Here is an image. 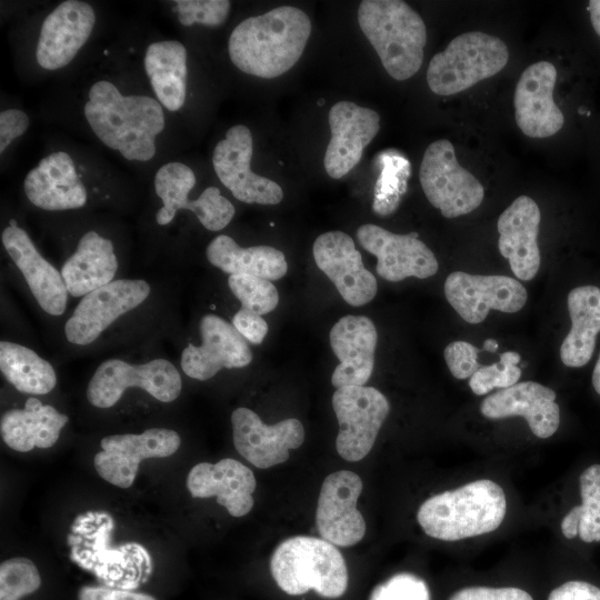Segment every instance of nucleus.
I'll use <instances>...</instances> for the list:
<instances>
[{
	"instance_id": "9b49d317",
	"label": "nucleus",
	"mask_w": 600,
	"mask_h": 600,
	"mask_svg": "<svg viewBox=\"0 0 600 600\" xmlns=\"http://www.w3.org/2000/svg\"><path fill=\"white\" fill-rule=\"evenodd\" d=\"M444 294L457 313L469 323L482 322L490 310L518 312L527 302V290L514 278L499 274L450 273Z\"/></svg>"
},
{
	"instance_id": "6ab92c4d",
	"label": "nucleus",
	"mask_w": 600,
	"mask_h": 600,
	"mask_svg": "<svg viewBox=\"0 0 600 600\" xmlns=\"http://www.w3.org/2000/svg\"><path fill=\"white\" fill-rule=\"evenodd\" d=\"M556 67L549 61L529 66L520 76L513 94L514 118L530 138H547L560 131L564 116L553 100Z\"/></svg>"
},
{
	"instance_id": "1a4fd4ad",
	"label": "nucleus",
	"mask_w": 600,
	"mask_h": 600,
	"mask_svg": "<svg viewBox=\"0 0 600 600\" xmlns=\"http://www.w3.org/2000/svg\"><path fill=\"white\" fill-rule=\"evenodd\" d=\"M150 294L142 279H118L83 296L64 324L69 342L87 346L118 318L140 306Z\"/></svg>"
},
{
	"instance_id": "2f4dec72",
	"label": "nucleus",
	"mask_w": 600,
	"mask_h": 600,
	"mask_svg": "<svg viewBox=\"0 0 600 600\" xmlns=\"http://www.w3.org/2000/svg\"><path fill=\"white\" fill-rule=\"evenodd\" d=\"M228 286L241 302L242 309L262 316L278 306L279 293L270 280L249 274H230Z\"/></svg>"
},
{
	"instance_id": "473e14b6",
	"label": "nucleus",
	"mask_w": 600,
	"mask_h": 600,
	"mask_svg": "<svg viewBox=\"0 0 600 600\" xmlns=\"http://www.w3.org/2000/svg\"><path fill=\"white\" fill-rule=\"evenodd\" d=\"M40 586V573L30 559L11 558L0 564V600H20Z\"/></svg>"
},
{
	"instance_id": "49530a36",
	"label": "nucleus",
	"mask_w": 600,
	"mask_h": 600,
	"mask_svg": "<svg viewBox=\"0 0 600 600\" xmlns=\"http://www.w3.org/2000/svg\"><path fill=\"white\" fill-rule=\"evenodd\" d=\"M498 342L494 339H487L483 342V350L489 352H494L498 349Z\"/></svg>"
},
{
	"instance_id": "a19ab883",
	"label": "nucleus",
	"mask_w": 600,
	"mask_h": 600,
	"mask_svg": "<svg viewBox=\"0 0 600 600\" xmlns=\"http://www.w3.org/2000/svg\"><path fill=\"white\" fill-rule=\"evenodd\" d=\"M547 600H600V588L586 581H568L553 589Z\"/></svg>"
},
{
	"instance_id": "4c0bfd02",
	"label": "nucleus",
	"mask_w": 600,
	"mask_h": 600,
	"mask_svg": "<svg viewBox=\"0 0 600 600\" xmlns=\"http://www.w3.org/2000/svg\"><path fill=\"white\" fill-rule=\"evenodd\" d=\"M448 600H533L527 591L514 588L469 587L456 591Z\"/></svg>"
},
{
	"instance_id": "79ce46f5",
	"label": "nucleus",
	"mask_w": 600,
	"mask_h": 600,
	"mask_svg": "<svg viewBox=\"0 0 600 600\" xmlns=\"http://www.w3.org/2000/svg\"><path fill=\"white\" fill-rule=\"evenodd\" d=\"M78 600H156L148 593L124 589L83 586L78 591Z\"/></svg>"
},
{
	"instance_id": "412c9836",
	"label": "nucleus",
	"mask_w": 600,
	"mask_h": 600,
	"mask_svg": "<svg viewBox=\"0 0 600 600\" xmlns=\"http://www.w3.org/2000/svg\"><path fill=\"white\" fill-rule=\"evenodd\" d=\"M556 392L534 381L518 382L483 399L480 411L488 419L523 417L532 433L551 437L560 424Z\"/></svg>"
},
{
	"instance_id": "c756f323",
	"label": "nucleus",
	"mask_w": 600,
	"mask_h": 600,
	"mask_svg": "<svg viewBox=\"0 0 600 600\" xmlns=\"http://www.w3.org/2000/svg\"><path fill=\"white\" fill-rule=\"evenodd\" d=\"M0 369L19 391L47 394L57 383V374L49 361L33 350L16 342H0Z\"/></svg>"
},
{
	"instance_id": "37998d69",
	"label": "nucleus",
	"mask_w": 600,
	"mask_h": 600,
	"mask_svg": "<svg viewBox=\"0 0 600 600\" xmlns=\"http://www.w3.org/2000/svg\"><path fill=\"white\" fill-rule=\"evenodd\" d=\"M588 10L590 12V21L596 31L600 37V0L589 1Z\"/></svg>"
},
{
	"instance_id": "a18cd8bd",
	"label": "nucleus",
	"mask_w": 600,
	"mask_h": 600,
	"mask_svg": "<svg viewBox=\"0 0 600 600\" xmlns=\"http://www.w3.org/2000/svg\"><path fill=\"white\" fill-rule=\"evenodd\" d=\"M592 386L598 394H600V354L592 372Z\"/></svg>"
},
{
	"instance_id": "ddd939ff",
	"label": "nucleus",
	"mask_w": 600,
	"mask_h": 600,
	"mask_svg": "<svg viewBox=\"0 0 600 600\" xmlns=\"http://www.w3.org/2000/svg\"><path fill=\"white\" fill-rule=\"evenodd\" d=\"M360 246L378 259L376 270L384 280L397 282L409 277L426 279L437 273L434 253L418 239L417 232L397 234L377 224L357 230Z\"/></svg>"
},
{
	"instance_id": "a211bd4d",
	"label": "nucleus",
	"mask_w": 600,
	"mask_h": 600,
	"mask_svg": "<svg viewBox=\"0 0 600 600\" xmlns=\"http://www.w3.org/2000/svg\"><path fill=\"white\" fill-rule=\"evenodd\" d=\"M328 122L331 138L323 164L330 178L340 179L359 163L364 148L379 132L380 116L352 101H339L330 108Z\"/></svg>"
},
{
	"instance_id": "4be33fe9",
	"label": "nucleus",
	"mask_w": 600,
	"mask_h": 600,
	"mask_svg": "<svg viewBox=\"0 0 600 600\" xmlns=\"http://www.w3.org/2000/svg\"><path fill=\"white\" fill-rule=\"evenodd\" d=\"M540 220V209L528 196H520L513 200L498 219L499 251L509 260L510 268L519 280L529 281L539 271Z\"/></svg>"
},
{
	"instance_id": "0eeeda50",
	"label": "nucleus",
	"mask_w": 600,
	"mask_h": 600,
	"mask_svg": "<svg viewBox=\"0 0 600 600\" xmlns=\"http://www.w3.org/2000/svg\"><path fill=\"white\" fill-rule=\"evenodd\" d=\"M140 388L161 402L174 401L182 389L177 368L167 359H153L141 364H130L120 359L103 361L87 387L88 401L97 408H110L124 390Z\"/></svg>"
},
{
	"instance_id": "f8f14e48",
	"label": "nucleus",
	"mask_w": 600,
	"mask_h": 600,
	"mask_svg": "<svg viewBox=\"0 0 600 600\" xmlns=\"http://www.w3.org/2000/svg\"><path fill=\"white\" fill-rule=\"evenodd\" d=\"M180 443L176 431L163 428L148 429L139 434H112L101 440L102 450L94 456L93 464L102 479L126 489L132 486L143 459L169 457Z\"/></svg>"
},
{
	"instance_id": "e433bc0d",
	"label": "nucleus",
	"mask_w": 600,
	"mask_h": 600,
	"mask_svg": "<svg viewBox=\"0 0 600 600\" xmlns=\"http://www.w3.org/2000/svg\"><path fill=\"white\" fill-rule=\"evenodd\" d=\"M446 363L457 379H469L481 366L479 349L467 341H453L443 351Z\"/></svg>"
},
{
	"instance_id": "c9c22d12",
	"label": "nucleus",
	"mask_w": 600,
	"mask_h": 600,
	"mask_svg": "<svg viewBox=\"0 0 600 600\" xmlns=\"http://www.w3.org/2000/svg\"><path fill=\"white\" fill-rule=\"evenodd\" d=\"M369 600H430V592L420 577L401 572L376 586Z\"/></svg>"
},
{
	"instance_id": "bb28decb",
	"label": "nucleus",
	"mask_w": 600,
	"mask_h": 600,
	"mask_svg": "<svg viewBox=\"0 0 600 600\" xmlns=\"http://www.w3.org/2000/svg\"><path fill=\"white\" fill-rule=\"evenodd\" d=\"M118 260L113 243L96 231H88L79 240L74 253L61 268L67 291L72 297H83L113 281Z\"/></svg>"
},
{
	"instance_id": "b1692460",
	"label": "nucleus",
	"mask_w": 600,
	"mask_h": 600,
	"mask_svg": "<svg viewBox=\"0 0 600 600\" xmlns=\"http://www.w3.org/2000/svg\"><path fill=\"white\" fill-rule=\"evenodd\" d=\"M187 488L194 498L216 497L232 517H243L253 507L256 490L253 472L234 459L217 463L200 462L188 473Z\"/></svg>"
},
{
	"instance_id": "4468645a",
	"label": "nucleus",
	"mask_w": 600,
	"mask_h": 600,
	"mask_svg": "<svg viewBox=\"0 0 600 600\" xmlns=\"http://www.w3.org/2000/svg\"><path fill=\"white\" fill-rule=\"evenodd\" d=\"M361 491V478L352 471L340 470L323 480L316 511L322 539L340 547H351L362 540L366 522L357 509Z\"/></svg>"
},
{
	"instance_id": "ea45409f",
	"label": "nucleus",
	"mask_w": 600,
	"mask_h": 600,
	"mask_svg": "<svg viewBox=\"0 0 600 600\" xmlns=\"http://www.w3.org/2000/svg\"><path fill=\"white\" fill-rule=\"evenodd\" d=\"M28 116L19 109H7L0 112V152L29 127Z\"/></svg>"
},
{
	"instance_id": "6e6552de",
	"label": "nucleus",
	"mask_w": 600,
	"mask_h": 600,
	"mask_svg": "<svg viewBox=\"0 0 600 600\" xmlns=\"http://www.w3.org/2000/svg\"><path fill=\"white\" fill-rule=\"evenodd\" d=\"M332 407L339 423L338 453L347 461L363 459L389 413V401L373 387L348 386L334 391Z\"/></svg>"
},
{
	"instance_id": "20e7f679",
	"label": "nucleus",
	"mask_w": 600,
	"mask_h": 600,
	"mask_svg": "<svg viewBox=\"0 0 600 600\" xmlns=\"http://www.w3.org/2000/svg\"><path fill=\"white\" fill-rule=\"evenodd\" d=\"M270 571L278 587L290 596L309 590L337 599L348 588V570L341 552L331 542L297 536L281 542L272 553Z\"/></svg>"
},
{
	"instance_id": "5701e85b",
	"label": "nucleus",
	"mask_w": 600,
	"mask_h": 600,
	"mask_svg": "<svg viewBox=\"0 0 600 600\" xmlns=\"http://www.w3.org/2000/svg\"><path fill=\"white\" fill-rule=\"evenodd\" d=\"M330 346L339 364L334 368L331 383L339 389L364 386L374 367L378 332L366 316H346L330 330Z\"/></svg>"
},
{
	"instance_id": "7ed1b4c3",
	"label": "nucleus",
	"mask_w": 600,
	"mask_h": 600,
	"mask_svg": "<svg viewBox=\"0 0 600 600\" xmlns=\"http://www.w3.org/2000/svg\"><path fill=\"white\" fill-rule=\"evenodd\" d=\"M358 23L391 78L403 81L419 71L427 29L407 2L363 0L358 8Z\"/></svg>"
},
{
	"instance_id": "cd10ccee",
	"label": "nucleus",
	"mask_w": 600,
	"mask_h": 600,
	"mask_svg": "<svg viewBox=\"0 0 600 600\" xmlns=\"http://www.w3.org/2000/svg\"><path fill=\"white\" fill-rule=\"evenodd\" d=\"M567 301L571 329L560 347V358L567 367L580 368L592 358L600 332V288L577 287Z\"/></svg>"
},
{
	"instance_id": "c85d7f7f",
	"label": "nucleus",
	"mask_w": 600,
	"mask_h": 600,
	"mask_svg": "<svg viewBox=\"0 0 600 600\" xmlns=\"http://www.w3.org/2000/svg\"><path fill=\"white\" fill-rule=\"evenodd\" d=\"M208 261L229 274H249L267 280L281 279L288 271L283 252L270 246L241 248L231 237L220 234L207 247Z\"/></svg>"
},
{
	"instance_id": "7c9ffc66",
	"label": "nucleus",
	"mask_w": 600,
	"mask_h": 600,
	"mask_svg": "<svg viewBox=\"0 0 600 600\" xmlns=\"http://www.w3.org/2000/svg\"><path fill=\"white\" fill-rule=\"evenodd\" d=\"M582 503L572 508L561 521L567 539L577 534L583 542L600 541V464H592L579 478Z\"/></svg>"
},
{
	"instance_id": "39448f33",
	"label": "nucleus",
	"mask_w": 600,
	"mask_h": 600,
	"mask_svg": "<svg viewBox=\"0 0 600 600\" xmlns=\"http://www.w3.org/2000/svg\"><path fill=\"white\" fill-rule=\"evenodd\" d=\"M508 59V47L500 38L481 31L464 32L431 58L427 82L436 94H456L497 74Z\"/></svg>"
},
{
	"instance_id": "aec40b11",
	"label": "nucleus",
	"mask_w": 600,
	"mask_h": 600,
	"mask_svg": "<svg viewBox=\"0 0 600 600\" xmlns=\"http://www.w3.org/2000/svg\"><path fill=\"white\" fill-rule=\"evenodd\" d=\"M94 22L96 14L89 3L61 2L42 23L36 51L39 66L56 70L69 64L89 39Z\"/></svg>"
},
{
	"instance_id": "c03bdc74",
	"label": "nucleus",
	"mask_w": 600,
	"mask_h": 600,
	"mask_svg": "<svg viewBox=\"0 0 600 600\" xmlns=\"http://www.w3.org/2000/svg\"><path fill=\"white\" fill-rule=\"evenodd\" d=\"M108 148L112 150H119L120 140L117 138L116 132L111 131L104 134L100 139Z\"/></svg>"
},
{
	"instance_id": "72a5a7b5",
	"label": "nucleus",
	"mask_w": 600,
	"mask_h": 600,
	"mask_svg": "<svg viewBox=\"0 0 600 600\" xmlns=\"http://www.w3.org/2000/svg\"><path fill=\"white\" fill-rule=\"evenodd\" d=\"M521 357L516 351L500 354V360L493 364L480 367L470 378L469 387L477 396H483L493 389H506L516 383L521 377L518 367Z\"/></svg>"
},
{
	"instance_id": "a878e982",
	"label": "nucleus",
	"mask_w": 600,
	"mask_h": 600,
	"mask_svg": "<svg viewBox=\"0 0 600 600\" xmlns=\"http://www.w3.org/2000/svg\"><path fill=\"white\" fill-rule=\"evenodd\" d=\"M69 418L34 397L29 398L23 409H11L1 416L0 431L4 443L19 452L33 448L52 447L60 437Z\"/></svg>"
},
{
	"instance_id": "423d86ee",
	"label": "nucleus",
	"mask_w": 600,
	"mask_h": 600,
	"mask_svg": "<svg viewBox=\"0 0 600 600\" xmlns=\"http://www.w3.org/2000/svg\"><path fill=\"white\" fill-rule=\"evenodd\" d=\"M419 179L428 201L444 218L472 212L484 197L483 186L458 162L454 147L447 139L436 140L427 147Z\"/></svg>"
},
{
	"instance_id": "f03ea898",
	"label": "nucleus",
	"mask_w": 600,
	"mask_h": 600,
	"mask_svg": "<svg viewBox=\"0 0 600 600\" xmlns=\"http://www.w3.org/2000/svg\"><path fill=\"white\" fill-rule=\"evenodd\" d=\"M506 512L502 488L480 479L430 497L420 506L417 519L429 537L457 541L496 530Z\"/></svg>"
},
{
	"instance_id": "9d476101",
	"label": "nucleus",
	"mask_w": 600,
	"mask_h": 600,
	"mask_svg": "<svg viewBox=\"0 0 600 600\" xmlns=\"http://www.w3.org/2000/svg\"><path fill=\"white\" fill-rule=\"evenodd\" d=\"M253 138L250 129L237 124L228 129L212 154L214 172L233 197L246 203L273 206L281 202V187L266 177L251 171Z\"/></svg>"
},
{
	"instance_id": "58836bf2",
	"label": "nucleus",
	"mask_w": 600,
	"mask_h": 600,
	"mask_svg": "<svg viewBox=\"0 0 600 600\" xmlns=\"http://www.w3.org/2000/svg\"><path fill=\"white\" fill-rule=\"evenodd\" d=\"M232 324L247 341L253 344H260L268 333L266 320L261 316L242 308L233 316Z\"/></svg>"
},
{
	"instance_id": "de8ad7c7",
	"label": "nucleus",
	"mask_w": 600,
	"mask_h": 600,
	"mask_svg": "<svg viewBox=\"0 0 600 600\" xmlns=\"http://www.w3.org/2000/svg\"><path fill=\"white\" fill-rule=\"evenodd\" d=\"M9 226H11V227H18L16 220H13V219L10 220V224H9Z\"/></svg>"
},
{
	"instance_id": "393cba45",
	"label": "nucleus",
	"mask_w": 600,
	"mask_h": 600,
	"mask_svg": "<svg viewBox=\"0 0 600 600\" xmlns=\"http://www.w3.org/2000/svg\"><path fill=\"white\" fill-rule=\"evenodd\" d=\"M1 241L40 308L51 316H61L69 294L61 272L38 252L23 229L7 227L1 233Z\"/></svg>"
},
{
	"instance_id": "f257e3e1",
	"label": "nucleus",
	"mask_w": 600,
	"mask_h": 600,
	"mask_svg": "<svg viewBox=\"0 0 600 600\" xmlns=\"http://www.w3.org/2000/svg\"><path fill=\"white\" fill-rule=\"evenodd\" d=\"M311 33V21L301 9L277 7L249 17L232 31L228 52L242 72L263 79L277 78L300 59Z\"/></svg>"
},
{
	"instance_id": "dca6fc26",
	"label": "nucleus",
	"mask_w": 600,
	"mask_h": 600,
	"mask_svg": "<svg viewBox=\"0 0 600 600\" xmlns=\"http://www.w3.org/2000/svg\"><path fill=\"white\" fill-rule=\"evenodd\" d=\"M201 344H188L181 353L183 372L208 380L221 369L243 368L252 361V351L243 336L223 318L206 314L199 324Z\"/></svg>"
},
{
	"instance_id": "2eb2a0df",
	"label": "nucleus",
	"mask_w": 600,
	"mask_h": 600,
	"mask_svg": "<svg viewBox=\"0 0 600 600\" xmlns=\"http://www.w3.org/2000/svg\"><path fill=\"white\" fill-rule=\"evenodd\" d=\"M231 423L237 451L260 469L283 463L290 450L304 440L303 426L294 418L268 426L254 411L241 407L232 412Z\"/></svg>"
},
{
	"instance_id": "f704fd0d",
	"label": "nucleus",
	"mask_w": 600,
	"mask_h": 600,
	"mask_svg": "<svg viewBox=\"0 0 600 600\" xmlns=\"http://www.w3.org/2000/svg\"><path fill=\"white\" fill-rule=\"evenodd\" d=\"M178 19L182 26L200 23L221 26L228 18L231 2L228 0H177Z\"/></svg>"
},
{
	"instance_id": "f3484780",
	"label": "nucleus",
	"mask_w": 600,
	"mask_h": 600,
	"mask_svg": "<svg viewBox=\"0 0 600 600\" xmlns=\"http://www.w3.org/2000/svg\"><path fill=\"white\" fill-rule=\"evenodd\" d=\"M312 252L317 267L332 281L347 303L360 307L376 297L377 279L366 269L349 234L324 232L314 240Z\"/></svg>"
}]
</instances>
